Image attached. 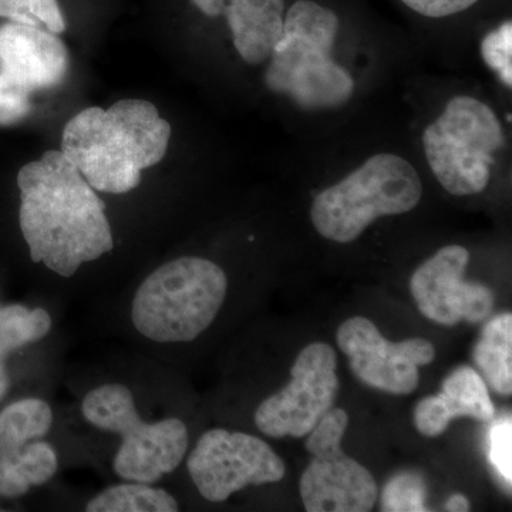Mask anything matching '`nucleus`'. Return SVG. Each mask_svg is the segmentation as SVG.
Segmentation results:
<instances>
[{
    "mask_svg": "<svg viewBox=\"0 0 512 512\" xmlns=\"http://www.w3.org/2000/svg\"><path fill=\"white\" fill-rule=\"evenodd\" d=\"M19 224L30 259L62 278L114 248L106 202L62 150H49L18 174Z\"/></svg>",
    "mask_w": 512,
    "mask_h": 512,
    "instance_id": "nucleus-1",
    "label": "nucleus"
},
{
    "mask_svg": "<svg viewBox=\"0 0 512 512\" xmlns=\"http://www.w3.org/2000/svg\"><path fill=\"white\" fill-rule=\"evenodd\" d=\"M171 124L146 100H120L109 109L89 107L67 121L60 150L94 190L127 194L141 173L165 157Z\"/></svg>",
    "mask_w": 512,
    "mask_h": 512,
    "instance_id": "nucleus-2",
    "label": "nucleus"
},
{
    "mask_svg": "<svg viewBox=\"0 0 512 512\" xmlns=\"http://www.w3.org/2000/svg\"><path fill=\"white\" fill-rule=\"evenodd\" d=\"M227 292L228 276L220 265L181 256L141 282L131 303V322L143 338L158 345L190 343L217 319Z\"/></svg>",
    "mask_w": 512,
    "mask_h": 512,
    "instance_id": "nucleus-3",
    "label": "nucleus"
},
{
    "mask_svg": "<svg viewBox=\"0 0 512 512\" xmlns=\"http://www.w3.org/2000/svg\"><path fill=\"white\" fill-rule=\"evenodd\" d=\"M421 197L416 168L397 154L379 153L316 195L312 224L323 238L349 244L379 218L414 210Z\"/></svg>",
    "mask_w": 512,
    "mask_h": 512,
    "instance_id": "nucleus-4",
    "label": "nucleus"
},
{
    "mask_svg": "<svg viewBox=\"0 0 512 512\" xmlns=\"http://www.w3.org/2000/svg\"><path fill=\"white\" fill-rule=\"evenodd\" d=\"M80 409L94 429L121 437L113 468L123 481L156 484L177 470L187 456V424L177 417L144 421L133 392L124 384L97 386L84 396Z\"/></svg>",
    "mask_w": 512,
    "mask_h": 512,
    "instance_id": "nucleus-5",
    "label": "nucleus"
},
{
    "mask_svg": "<svg viewBox=\"0 0 512 512\" xmlns=\"http://www.w3.org/2000/svg\"><path fill=\"white\" fill-rule=\"evenodd\" d=\"M507 144L495 111L476 97H453L439 119L423 133L424 154L431 173L456 197L487 188L497 153Z\"/></svg>",
    "mask_w": 512,
    "mask_h": 512,
    "instance_id": "nucleus-6",
    "label": "nucleus"
},
{
    "mask_svg": "<svg viewBox=\"0 0 512 512\" xmlns=\"http://www.w3.org/2000/svg\"><path fill=\"white\" fill-rule=\"evenodd\" d=\"M345 410H332L308 434L311 463L301 477V497L308 512H367L375 507L379 487L372 473L343 451L348 430Z\"/></svg>",
    "mask_w": 512,
    "mask_h": 512,
    "instance_id": "nucleus-7",
    "label": "nucleus"
},
{
    "mask_svg": "<svg viewBox=\"0 0 512 512\" xmlns=\"http://www.w3.org/2000/svg\"><path fill=\"white\" fill-rule=\"evenodd\" d=\"M338 357L326 343H311L301 350L291 370V382L259 404L255 424L275 439L308 436L335 407L339 379Z\"/></svg>",
    "mask_w": 512,
    "mask_h": 512,
    "instance_id": "nucleus-8",
    "label": "nucleus"
},
{
    "mask_svg": "<svg viewBox=\"0 0 512 512\" xmlns=\"http://www.w3.org/2000/svg\"><path fill=\"white\" fill-rule=\"evenodd\" d=\"M187 468L198 493L211 503H224L249 485L278 483L286 473L284 461L264 440L224 429L202 434Z\"/></svg>",
    "mask_w": 512,
    "mask_h": 512,
    "instance_id": "nucleus-9",
    "label": "nucleus"
},
{
    "mask_svg": "<svg viewBox=\"0 0 512 512\" xmlns=\"http://www.w3.org/2000/svg\"><path fill=\"white\" fill-rule=\"evenodd\" d=\"M333 50L306 37L282 33L272 50L266 69V87L288 96L302 110L338 109L345 106L356 82L352 74L336 63Z\"/></svg>",
    "mask_w": 512,
    "mask_h": 512,
    "instance_id": "nucleus-10",
    "label": "nucleus"
},
{
    "mask_svg": "<svg viewBox=\"0 0 512 512\" xmlns=\"http://www.w3.org/2000/svg\"><path fill=\"white\" fill-rule=\"evenodd\" d=\"M336 340L360 382L396 396L412 394L419 386V367L436 359V348L429 340L390 342L363 316L343 322Z\"/></svg>",
    "mask_w": 512,
    "mask_h": 512,
    "instance_id": "nucleus-11",
    "label": "nucleus"
},
{
    "mask_svg": "<svg viewBox=\"0 0 512 512\" xmlns=\"http://www.w3.org/2000/svg\"><path fill=\"white\" fill-rule=\"evenodd\" d=\"M470 252L447 245L417 268L410 281L414 302L427 319L443 326L483 322L493 312V291L464 281Z\"/></svg>",
    "mask_w": 512,
    "mask_h": 512,
    "instance_id": "nucleus-12",
    "label": "nucleus"
},
{
    "mask_svg": "<svg viewBox=\"0 0 512 512\" xmlns=\"http://www.w3.org/2000/svg\"><path fill=\"white\" fill-rule=\"evenodd\" d=\"M70 70V55L59 35L37 26H0V73L30 93L60 86Z\"/></svg>",
    "mask_w": 512,
    "mask_h": 512,
    "instance_id": "nucleus-13",
    "label": "nucleus"
},
{
    "mask_svg": "<svg viewBox=\"0 0 512 512\" xmlns=\"http://www.w3.org/2000/svg\"><path fill=\"white\" fill-rule=\"evenodd\" d=\"M208 18L224 15L232 43L245 63L269 59L284 33L285 0H192Z\"/></svg>",
    "mask_w": 512,
    "mask_h": 512,
    "instance_id": "nucleus-14",
    "label": "nucleus"
},
{
    "mask_svg": "<svg viewBox=\"0 0 512 512\" xmlns=\"http://www.w3.org/2000/svg\"><path fill=\"white\" fill-rule=\"evenodd\" d=\"M494 416L493 400L483 376L473 367L460 366L444 379L439 394L417 403L414 426L423 436L439 437L451 421L460 417L490 421Z\"/></svg>",
    "mask_w": 512,
    "mask_h": 512,
    "instance_id": "nucleus-15",
    "label": "nucleus"
},
{
    "mask_svg": "<svg viewBox=\"0 0 512 512\" xmlns=\"http://www.w3.org/2000/svg\"><path fill=\"white\" fill-rule=\"evenodd\" d=\"M57 468L55 447L43 439L30 441L13 456L0 458V497H22L30 488L49 483Z\"/></svg>",
    "mask_w": 512,
    "mask_h": 512,
    "instance_id": "nucleus-16",
    "label": "nucleus"
},
{
    "mask_svg": "<svg viewBox=\"0 0 512 512\" xmlns=\"http://www.w3.org/2000/svg\"><path fill=\"white\" fill-rule=\"evenodd\" d=\"M484 382L503 396L512 393V315L501 313L484 326L473 352Z\"/></svg>",
    "mask_w": 512,
    "mask_h": 512,
    "instance_id": "nucleus-17",
    "label": "nucleus"
},
{
    "mask_svg": "<svg viewBox=\"0 0 512 512\" xmlns=\"http://www.w3.org/2000/svg\"><path fill=\"white\" fill-rule=\"evenodd\" d=\"M53 410L42 399L18 400L0 412V458L13 456L30 441L45 439L52 429Z\"/></svg>",
    "mask_w": 512,
    "mask_h": 512,
    "instance_id": "nucleus-18",
    "label": "nucleus"
},
{
    "mask_svg": "<svg viewBox=\"0 0 512 512\" xmlns=\"http://www.w3.org/2000/svg\"><path fill=\"white\" fill-rule=\"evenodd\" d=\"M174 495L153 484L123 481L110 485L86 504L87 512H175Z\"/></svg>",
    "mask_w": 512,
    "mask_h": 512,
    "instance_id": "nucleus-19",
    "label": "nucleus"
},
{
    "mask_svg": "<svg viewBox=\"0 0 512 512\" xmlns=\"http://www.w3.org/2000/svg\"><path fill=\"white\" fill-rule=\"evenodd\" d=\"M50 330L52 316L46 309H29L18 303L0 309V350L5 356L45 339Z\"/></svg>",
    "mask_w": 512,
    "mask_h": 512,
    "instance_id": "nucleus-20",
    "label": "nucleus"
},
{
    "mask_svg": "<svg viewBox=\"0 0 512 512\" xmlns=\"http://www.w3.org/2000/svg\"><path fill=\"white\" fill-rule=\"evenodd\" d=\"M427 488L416 473H400L390 478L382 494L383 511H427Z\"/></svg>",
    "mask_w": 512,
    "mask_h": 512,
    "instance_id": "nucleus-21",
    "label": "nucleus"
},
{
    "mask_svg": "<svg viewBox=\"0 0 512 512\" xmlns=\"http://www.w3.org/2000/svg\"><path fill=\"white\" fill-rule=\"evenodd\" d=\"M485 64L497 74L505 87H512V25L511 20L488 33L481 43Z\"/></svg>",
    "mask_w": 512,
    "mask_h": 512,
    "instance_id": "nucleus-22",
    "label": "nucleus"
},
{
    "mask_svg": "<svg viewBox=\"0 0 512 512\" xmlns=\"http://www.w3.org/2000/svg\"><path fill=\"white\" fill-rule=\"evenodd\" d=\"M32 93L6 74L0 73V126H15L29 116Z\"/></svg>",
    "mask_w": 512,
    "mask_h": 512,
    "instance_id": "nucleus-23",
    "label": "nucleus"
},
{
    "mask_svg": "<svg viewBox=\"0 0 512 512\" xmlns=\"http://www.w3.org/2000/svg\"><path fill=\"white\" fill-rule=\"evenodd\" d=\"M511 419L503 420L491 431L490 456L494 467L511 485Z\"/></svg>",
    "mask_w": 512,
    "mask_h": 512,
    "instance_id": "nucleus-24",
    "label": "nucleus"
},
{
    "mask_svg": "<svg viewBox=\"0 0 512 512\" xmlns=\"http://www.w3.org/2000/svg\"><path fill=\"white\" fill-rule=\"evenodd\" d=\"M407 8L426 18H447L476 5L478 0H402Z\"/></svg>",
    "mask_w": 512,
    "mask_h": 512,
    "instance_id": "nucleus-25",
    "label": "nucleus"
},
{
    "mask_svg": "<svg viewBox=\"0 0 512 512\" xmlns=\"http://www.w3.org/2000/svg\"><path fill=\"white\" fill-rule=\"evenodd\" d=\"M29 13L50 33L62 35L66 30V22L57 0H29Z\"/></svg>",
    "mask_w": 512,
    "mask_h": 512,
    "instance_id": "nucleus-26",
    "label": "nucleus"
},
{
    "mask_svg": "<svg viewBox=\"0 0 512 512\" xmlns=\"http://www.w3.org/2000/svg\"><path fill=\"white\" fill-rule=\"evenodd\" d=\"M0 18L40 28V23L30 16L29 0H0Z\"/></svg>",
    "mask_w": 512,
    "mask_h": 512,
    "instance_id": "nucleus-27",
    "label": "nucleus"
},
{
    "mask_svg": "<svg viewBox=\"0 0 512 512\" xmlns=\"http://www.w3.org/2000/svg\"><path fill=\"white\" fill-rule=\"evenodd\" d=\"M446 511L467 512L470 511V501L466 495L454 494L446 501Z\"/></svg>",
    "mask_w": 512,
    "mask_h": 512,
    "instance_id": "nucleus-28",
    "label": "nucleus"
},
{
    "mask_svg": "<svg viewBox=\"0 0 512 512\" xmlns=\"http://www.w3.org/2000/svg\"><path fill=\"white\" fill-rule=\"evenodd\" d=\"M10 386V380L6 367L3 365V360H0V400L6 396Z\"/></svg>",
    "mask_w": 512,
    "mask_h": 512,
    "instance_id": "nucleus-29",
    "label": "nucleus"
},
{
    "mask_svg": "<svg viewBox=\"0 0 512 512\" xmlns=\"http://www.w3.org/2000/svg\"><path fill=\"white\" fill-rule=\"evenodd\" d=\"M6 356L3 355L2 350H0V360H5Z\"/></svg>",
    "mask_w": 512,
    "mask_h": 512,
    "instance_id": "nucleus-30",
    "label": "nucleus"
}]
</instances>
